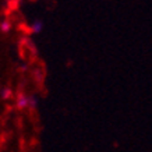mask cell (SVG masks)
Masks as SVG:
<instances>
[{"instance_id": "obj_1", "label": "cell", "mask_w": 152, "mask_h": 152, "mask_svg": "<svg viewBox=\"0 0 152 152\" xmlns=\"http://www.w3.org/2000/svg\"><path fill=\"white\" fill-rule=\"evenodd\" d=\"M42 28H43V23L38 20V21H35V23L32 24L31 31H32V32H35V34H38V32H41V31H42Z\"/></svg>"}, {"instance_id": "obj_2", "label": "cell", "mask_w": 152, "mask_h": 152, "mask_svg": "<svg viewBox=\"0 0 152 152\" xmlns=\"http://www.w3.org/2000/svg\"><path fill=\"white\" fill-rule=\"evenodd\" d=\"M17 105H18L20 109H23V107L28 106V96H25V95H20V96H18V102H17Z\"/></svg>"}, {"instance_id": "obj_3", "label": "cell", "mask_w": 152, "mask_h": 152, "mask_svg": "<svg viewBox=\"0 0 152 152\" xmlns=\"http://www.w3.org/2000/svg\"><path fill=\"white\" fill-rule=\"evenodd\" d=\"M10 28H11V25H10L9 21H3V23L0 24V29H1L3 32H9Z\"/></svg>"}, {"instance_id": "obj_4", "label": "cell", "mask_w": 152, "mask_h": 152, "mask_svg": "<svg viewBox=\"0 0 152 152\" xmlns=\"http://www.w3.org/2000/svg\"><path fill=\"white\" fill-rule=\"evenodd\" d=\"M10 96H11V89H10V88H4V89L1 91V98H3V99H9Z\"/></svg>"}, {"instance_id": "obj_5", "label": "cell", "mask_w": 152, "mask_h": 152, "mask_svg": "<svg viewBox=\"0 0 152 152\" xmlns=\"http://www.w3.org/2000/svg\"><path fill=\"white\" fill-rule=\"evenodd\" d=\"M38 103V99L35 96H31V98H28V106L29 107H35Z\"/></svg>"}]
</instances>
